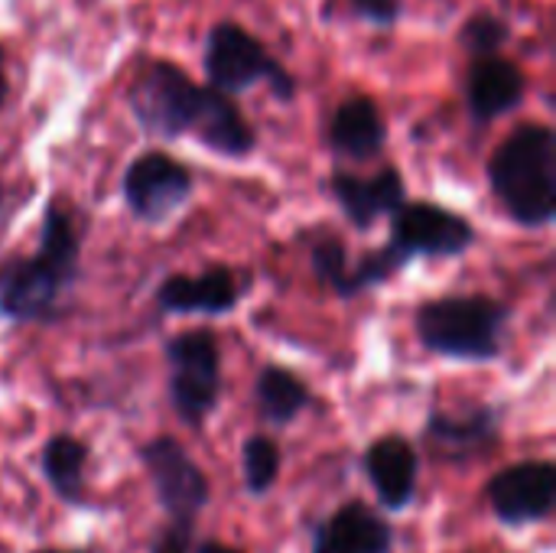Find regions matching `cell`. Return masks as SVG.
Listing matches in <instances>:
<instances>
[{
	"label": "cell",
	"mask_w": 556,
	"mask_h": 553,
	"mask_svg": "<svg viewBox=\"0 0 556 553\" xmlns=\"http://www.w3.org/2000/svg\"><path fill=\"white\" fill-rule=\"evenodd\" d=\"M78 254L81 238L72 212L62 202H49L39 228V251L0 264V316L16 323L55 316L62 293L78 277Z\"/></svg>",
	"instance_id": "cell-1"
},
{
	"label": "cell",
	"mask_w": 556,
	"mask_h": 553,
	"mask_svg": "<svg viewBox=\"0 0 556 553\" xmlns=\"http://www.w3.org/2000/svg\"><path fill=\"white\" fill-rule=\"evenodd\" d=\"M489 183L518 225L544 228L556 215V140L547 124L518 127L492 156Z\"/></svg>",
	"instance_id": "cell-2"
},
{
	"label": "cell",
	"mask_w": 556,
	"mask_h": 553,
	"mask_svg": "<svg viewBox=\"0 0 556 553\" xmlns=\"http://www.w3.org/2000/svg\"><path fill=\"white\" fill-rule=\"evenodd\" d=\"M420 342L446 359L492 362L502 355L508 310L489 297H443L417 310Z\"/></svg>",
	"instance_id": "cell-3"
},
{
	"label": "cell",
	"mask_w": 556,
	"mask_h": 553,
	"mask_svg": "<svg viewBox=\"0 0 556 553\" xmlns=\"http://www.w3.org/2000/svg\"><path fill=\"white\" fill-rule=\"evenodd\" d=\"M215 88L208 85H195L179 65L173 62H150L137 81L130 85V111L134 121L153 134V137H166V140H179L182 134H199L202 117L212 104Z\"/></svg>",
	"instance_id": "cell-4"
},
{
	"label": "cell",
	"mask_w": 556,
	"mask_h": 553,
	"mask_svg": "<svg viewBox=\"0 0 556 553\" xmlns=\"http://www.w3.org/2000/svg\"><path fill=\"white\" fill-rule=\"evenodd\" d=\"M205 75L212 88L225 95L248 91L257 81H267L280 101H290L296 95V81L290 78V72L238 23L212 26L205 42Z\"/></svg>",
	"instance_id": "cell-5"
},
{
	"label": "cell",
	"mask_w": 556,
	"mask_h": 553,
	"mask_svg": "<svg viewBox=\"0 0 556 553\" xmlns=\"http://www.w3.org/2000/svg\"><path fill=\"white\" fill-rule=\"evenodd\" d=\"M169 362V398L182 424L199 427L212 407L218 404L222 391V359L215 336L208 329L179 332L166 345Z\"/></svg>",
	"instance_id": "cell-6"
},
{
	"label": "cell",
	"mask_w": 556,
	"mask_h": 553,
	"mask_svg": "<svg viewBox=\"0 0 556 553\" xmlns=\"http://www.w3.org/2000/svg\"><path fill=\"white\" fill-rule=\"evenodd\" d=\"M476 241V231L472 225L443 209V205H433V202H404L394 218H391V254L401 261V267L417 257V254H427V257H456L463 251H469Z\"/></svg>",
	"instance_id": "cell-7"
},
{
	"label": "cell",
	"mask_w": 556,
	"mask_h": 553,
	"mask_svg": "<svg viewBox=\"0 0 556 553\" xmlns=\"http://www.w3.org/2000/svg\"><path fill=\"white\" fill-rule=\"evenodd\" d=\"M140 460L153 479V492L160 508L169 515L173 525L192 528L195 515L208 502V479L192 463V456L169 437H160L140 450Z\"/></svg>",
	"instance_id": "cell-8"
},
{
	"label": "cell",
	"mask_w": 556,
	"mask_h": 553,
	"mask_svg": "<svg viewBox=\"0 0 556 553\" xmlns=\"http://www.w3.org/2000/svg\"><path fill=\"white\" fill-rule=\"evenodd\" d=\"M192 196V173L169 153H143L124 173V199L140 222L173 218Z\"/></svg>",
	"instance_id": "cell-9"
},
{
	"label": "cell",
	"mask_w": 556,
	"mask_h": 553,
	"mask_svg": "<svg viewBox=\"0 0 556 553\" xmlns=\"http://www.w3.org/2000/svg\"><path fill=\"white\" fill-rule=\"evenodd\" d=\"M489 502L505 525L544 521L556 502V466L547 460H531L502 469L489 482Z\"/></svg>",
	"instance_id": "cell-10"
},
{
	"label": "cell",
	"mask_w": 556,
	"mask_h": 553,
	"mask_svg": "<svg viewBox=\"0 0 556 553\" xmlns=\"http://www.w3.org/2000/svg\"><path fill=\"white\" fill-rule=\"evenodd\" d=\"M238 280L228 267H208L195 277L176 274L160 284L156 303L166 313H205V316H225L238 306Z\"/></svg>",
	"instance_id": "cell-11"
},
{
	"label": "cell",
	"mask_w": 556,
	"mask_h": 553,
	"mask_svg": "<svg viewBox=\"0 0 556 553\" xmlns=\"http://www.w3.org/2000/svg\"><path fill=\"white\" fill-rule=\"evenodd\" d=\"M329 186L355 228H371L381 215H394L404 205V176L394 166H384L368 179L332 173Z\"/></svg>",
	"instance_id": "cell-12"
},
{
	"label": "cell",
	"mask_w": 556,
	"mask_h": 553,
	"mask_svg": "<svg viewBox=\"0 0 556 553\" xmlns=\"http://www.w3.org/2000/svg\"><path fill=\"white\" fill-rule=\"evenodd\" d=\"M394 531L362 502L342 505L329 521L319 525L313 553H391Z\"/></svg>",
	"instance_id": "cell-13"
},
{
	"label": "cell",
	"mask_w": 556,
	"mask_h": 553,
	"mask_svg": "<svg viewBox=\"0 0 556 553\" xmlns=\"http://www.w3.org/2000/svg\"><path fill=\"white\" fill-rule=\"evenodd\" d=\"M525 91H528V81L515 62L498 59L495 52L476 55V65L469 68V85H466L469 111L476 121H495L515 111L525 101Z\"/></svg>",
	"instance_id": "cell-14"
},
{
	"label": "cell",
	"mask_w": 556,
	"mask_h": 553,
	"mask_svg": "<svg viewBox=\"0 0 556 553\" xmlns=\"http://www.w3.org/2000/svg\"><path fill=\"white\" fill-rule=\"evenodd\" d=\"M417 453L401 437H384L365 453V473L381 499L384 508H407L417 492Z\"/></svg>",
	"instance_id": "cell-15"
},
{
	"label": "cell",
	"mask_w": 556,
	"mask_h": 553,
	"mask_svg": "<svg viewBox=\"0 0 556 553\" xmlns=\"http://www.w3.org/2000/svg\"><path fill=\"white\" fill-rule=\"evenodd\" d=\"M384 117L378 104L365 95H355L339 104L332 127H329V143L339 156L349 160H371L384 147Z\"/></svg>",
	"instance_id": "cell-16"
},
{
	"label": "cell",
	"mask_w": 556,
	"mask_h": 553,
	"mask_svg": "<svg viewBox=\"0 0 556 553\" xmlns=\"http://www.w3.org/2000/svg\"><path fill=\"white\" fill-rule=\"evenodd\" d=\"M430 440L446 453V456H472L482 453L485 447L495 443L498 437V411L479 407L466 417L453 414H433L427 424Z\"/></svg>",
	"instance_id": "cell-17"
},
{
	"label": "cell",
	"mask_w": 556,
	"mask_h": 553,
	"mask_svg": "<svg viewBox=\"0 0 556 553\" xmlns=\"http://www.w3.org/2000/svg\"><path fill=\"white\" fill-rule=\"evenodd\" d=\"M309 404V388L287 368L267 365L257 378V407L264 414V420L287 427L290 420H296Z\"/></svg>",
	"instance_id": "cell-18"
},
{
	"label": "cell",
	"mask_w": 556,
	"mask_h": 553,
	"mask_svg": "<svg viewBox=\"0 0 556 553\" xmlns=\"http://www.w3.org/2000/svg\"><path fill=\"white\" fill-rule=\"evenodd\" d=\"M85 463H88V450L85 443H78L75 437L68 433H59L46 443L42 450V473L46 479L52 482V489L78 505L81 502V482H85Z\"/></svg>",
	"instance_id": "cell-19"
},
{
	"label": "cell",
	"mask_w": 556,
	"mask_h": 553,
	"mask_svg": "<svg viewBox=\"0 0 556 553\" xmlns=\"http://www.w3.org/2000/svg\"><path fill=\"white\" fill-rule=\"evenodd\" d=\"M241 469H244V486L254 495L270 492L280 476V447L270 437H251L241 450Z\"/></svg>",
	"instance_id": "cell-20"
},
{
	"label": "cell",
	"mask_w": 556,
	"mask_h": 553,
	"mask_svg": "<svg viewBox=\"0 0 556 553\" xmlns=\"http://www.w3.org/2000/svg\"><path fill=\"white\" fill-rule=\"evenodd\" d=\"M313 271L336 293H342V297H355L358 293L355 274L349 267V254H345V248L336 238H323V241L313 244Z\"/></svg>",
	"instance_id": "cell-21"
},
{
	"label": "cell",
	"mask_w": 556,
	"mask_h": 553,
	"mask_svg": "<svg viewBox=\"0 0 556 553\" xmlns=\"http://www.w3.org/2000/svg\"><path fill=\"white\" fill-rule=\"evenodd\" d=\"M505 39H508V26L492 13H479L463 26V46L472 55H492Z\"/></svg>",
	"instance_id": "cell-22"
},
{
	"label": "cell",
	"mask_w": 556,
	"mask_h": 553,
	"mask_svg": "<svg viewBox=\"0 0 556 553\" xmlns=\"http://www.w3.org/2000/svg\"><path fill=\"white\" fill-rule=\"evenodd\" d=\"M352 3H355V10H358L365 20L381 23V26L394 23L397 13H401V3H397V0H352Z\"/></svg>",
	"instance_id": "cell-23"
},
{
	"label": "cell",
	"mask_w": 556,
	"mask_h": 553,
	"mask_svg": "<svg viewBox=\"0 0 556 553\" xmlns=\"http://www.w3.org/2000/svg\"><path fill=\"white\" fill-rule=\"evenodd\" d=\"M189 535H192V528L169 525V528L160 535V541L153 544V551L150 553H189Z\"/></svg>",
	"instance_id": "cell-24"
},
{
	"label": "cell",
	"mask_w": 556,
	"mask_h": 553,
	"mask_svg": "<svg viewBox=\"0 0 556 553\" xmlns=\"http://www.w3.org/2000/svg\"><path fill=\"white\" fill-rule=\"evenodd\" d=\"M199 553H241V551H235V548H225V544H215V541H208V544H202V548H199Z\"/></svg>",
	"instance_id": "cell-25"
},
{
	"label": "cell",
	"mask_w": 556,
	"mask_h": 553,
	"mask_svg": "<svg viewBox=\"0 0 556 553\" xmlns=\"http://www.w3.org/2000/svg\"><path fill=\"white\" fill-rule=\"evenodd\" d=\"M3 101H7V78H3V72H0V108H3Z\"/></svg>",
	"instance_id": "cell-26"
},
{
	"label": "cell",
	"mask_w": 556,
	"mask_h": 553,
	"mask_svg": "<svg viewBox=\"0 0 556 553\" xmlns=\"http://www.w3.org/2000/svg\"><path fill=\"white\" fill-rule=\"evenodd\" d=\"M36 553H88V551H36Z\"/></svg>",
	"instance_id": "cell-27"
},
{
	"label": "cell",
	"mask_w": 556,
	"mask_h": 553,
	"mask_svg": "<svg viewBox=\"0 0 556 553\" xmlns=\"http://www.w3.org/2000/svg\"><path fill=\"white\" fill-rule=\"evenodd\" d=\"M0 205H3V186H0Z\"/></svg>",
	"instance_id": "cell-28"
}]
</instances>
